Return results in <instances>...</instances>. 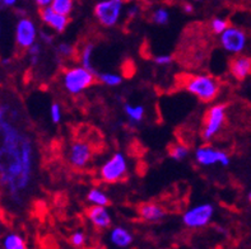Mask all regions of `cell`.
<instances>
[{
	"label": "cell",
	"mask_w": 251,
	"mask_h": 249,
	"mask_svg": "<svg viewBox=\"0 0 251 249\" xmlns=\"http://www.w3.org/2000/svg\"><path fill=\"white\" fill-rule=\"evenodd\" d=\"M19 112L0 104V187L13 204H22L36 170V146L19 126Z\"/></svg>",
	"instance_id": "1"
},
{
	"label": "cell",
	"mask_w": 251,
	"mask_h": 249,
	"mask_svg": "<svg viewBox=\"0 0 251 249\" xmlns=\"http://www.w3.org/2000/svg\"><path fill=\"white\" fill-rule=\"evenodd\" d=\"M181 85L186 93L197 98L201 103L207 104L216 101L222 91V84L220 79L205 73L184 76Z\"/></svg>",
	"instance_id": "2"
},
{
	"label": "cell",
	"mask_w": 251,
	"mask_h": 249,
	"mask_svg": "<svg viewBox=\"0 0 251 249\" xmlns=\"http://www.w3.org/2000/svg\"><path fill=\"white\" fill-rule=\"evenodd\" d=\"M96 73L82 65H72L63 70L60 76L61 87L70 95H79L88 91L96 83Z\"/></svg>",
	"instance_id": "3"
},
{
	"label": "cell",
	"mask_w": 251,
	"mask_h": 249,
	"mask_svg": "<svg viewBox=\"0 0 251 249\" xmlns=\"http://www.w3.org/2000/svg\"><path fill=\"white\" fill-rule=\"evenodd\" d=\"M130 172V163L126 154L115 152L103 160L99 168V178L106 184H116L126 180Z\"/></svg>",
	"instance_id": "4"
},
{
	"label": "cell",
	"mask_w": 251,
	"mask_h": 249,
	"mask_svg": "<svg viewBox=\"0 0 251 249\" xmlns=\"http://www.w3.org/2000/svg\"><path fill=\"white\" fill-rule=\"evenodd\" d=\"M227 122V104H212L205 111L201 126V137L204 142H210L220 135Z\"/></svg>",
	"instance_id": "5"
},
{
	"label": "cell",
	"mask_w": 251,
	"mask_h": 249,
	"mask_svg": "<svg viewBox=\"0 0 251 249\" xmlns=\"http://www.w3.org/2000/svg\"><path fill=\"white\" fill-rule=\"evenodd\" d=\"M125 13L124 0H100L93 8L96 21L103 28H115Z\"/></svg>",
	"instance_id": "6"
},
{
	"label": "cell",
	"mask_w": 251,
	"mask_h": 249,
	"mask_svg": "<svg viewBox=\"0 0 251 249\" xmlns=\"http://www.w3.org/2000/svg\"><path fill=\"white\" fill-rule=\"evenodd\" d=\"M216 214V207L210 202H201L185 210L181 221L185 227L191 230H198L208 226L212 223Z\"/></svg>",
	"instance_id": "7"
},
{
	"label": "cell",
	"mask_w": 251,
	"mask_h": 249,
	"mask_svg": "<svg viewBox=\"0 0 251 249\" xmlns=\"http://www.w3.org/2000/svg\"><path fill=\"white\" fill-rule=\"evenodd\" d=\"M218 41L225 52L235 56V55L244 54V51L248 47L249 37L245 29L229 24L226 31L218 36Z\"/></svg>",
	"instance_id": "8"
},
{
	"label": "cell",
	"mask_w": 251,
	"mask_h": 249,
	"mask_svg": "<svg viewBox=\"0 0 251 249\" xmlns=\"http://www.w3.org/2000/svg\"><path fill=\"white\" fill-rule=\"evenodd\" d=\"M93 154V148L88 141L83 139L73 140L67 149L68 164L76 170L86 169L92 161Z\"/></svg>",
	"instance_id": "9"
},
{
	"label": "cell",
	"mask_w": 251,
	"mask_h": 249,
	"mask_svg": "<svg viewBox=\"0 0 251 249\" xmlns=\"http://www.w3.org/2000/svg\"><path fill=\"white\" fill-rule=\"evenodd\" d=\"M194 160L198 165L204 168L221 165L228 167L231 164V157L227 152L210 145L209 142H204L203 145L198 146L194 152Z\"/></svg>",
	"instance_id": "10"
},
{
	"label": "cell",
	"mask_w": 251,
	"mask_h": 249,
	"mask_svg": "<svg viewBox=\"0 0 251 249\" xmlns=\"http://www.w3.org/2000/svg\"><path fill=\"white\" fill-rule=\"evenodd\" d=\"M38 35L40 31L33 19L25 16L18 18L14 27V42L19 50H28L32 45L38 42Z\"/></svg>",
	"instance_id": "11"
},
{
	"label": "cell",
	"mask_w": 251,
	"mask_h": 249,
	"mask_svg": "<svg viewBox=\"0 0 251 249\" xmlns=\"http://www.w3.org/2000/svg\"><path fill=\"white\" fill-rule=\"evenodd\" d=\"M40 19L42 24L56 35H61L68 29L69 25V16L61 14V13L54 10L51 6L41 8L40 9Z\"/></svg>",
	"instance_id": "12"
},
{
	"label": "cell",
	"mask_w": 251,
	"mask_h": 249,
	"mask_svg": "<svg viewBox=\"0 0 251 249\" xmlns=\"http://www.w3.org/2000/svg\"><path fill=\"white\" fill-rule=\"evenodd\" d=\"M86 216L89 224L99 230H107L112 225V215L107 206H89Z\"/></svg>",
	"instance_id": "13"
},
{
	"label": "cell",
	"mask_w": 251,
	"mask_h": 249,
	"mask_svg": "<svg viewBox=\"0 0 251 249\" xmlns=\"http://www.w3.org/2000/svg\"><path fill=\"white\" fill-rule=\"evenodd\" d=\"M228 71L237 82L246 80L251 75V57L244 54L235 55L228 63Z\"/></svg>",
	"instance_id": "14"
},
{
	"label": "cell",
	"mask_w": 251,
	"mask_h": 249,
	"mask_svg": "<svg viewBox=\"0 0 251 249\" xmlns=\"http://www.w3.org/2000/svg\"><path fill=\"white\" fill-rule=\"evenodd\" d=\"M107 239L112 247L118 249H126L134 243V234L127 227L116 225L108 229Z\"/></svg>",
	"instance_id": "15"
},
{
	"label": "cell",
	"mask_w": 251,
	"mask_h": 249,
	"mask_svg": "<svg viewBox=\"0 0 251 249\" xmlns=\"http://www.w3.org/2000/svg\"><path fill=\"white\" fill-rule=\"evenodd\" d=\"M139 218L146 223H158L166 218L165 207L156 202H144L138 208Z\"/></svg>",
	"instance_id": "16"
},
{
	"label": "cell",
	"mask_w": 251,
	"mask_h": 249,
	"mask_svg": "<svg viewBox=\"0 0 251 249\" xmlns=\"http://www.w3.org/2000/svg\"><path fill=\"white\" fill-rule=\"evenodd\" d=\"M123 111L126 117V120L131 125H140L146 118L147 110L143 104H131V103H124L123 106Z\"/></svg>",
	"instance_id": "17"
},
{
	"label": "cell",
	"mask_w": 251,
	"mask_h": 249,
	"mask_svg": "<svg viewBox=\"0 0 251 249\" xmlns=\"http://www.w3.org/2000/svg\"><path fill=\"white\" fill-rule=\"evenodd\" d=\"M96 52V45L93 42H87L80 47L79 52H78V61L82 67L87 68V69L95 71V67H93V59H95Z\"/></svg>",
	"instance_id": "18"
},
{
	"label": "cell",
	"mask_w": 251,
	"mask_h": 249,
	"mask_svg": "<svg viewBox=\"0 0 251 249\" xmlns=\"http://www.w3.org/2000/svg\"><path fill=\"white\" fill-rule=\"evenodd\" d=\"M86 200L91 206H108L110 205V196L105 189L100 187H92L88 189Z\"/></svg>",
	"instance_id": "19"
},
{
	"label": "cell",
	"mask_w": 251,
	"mask_h": 249,
	"mask_svg": "<svg viewBox=\"0 0 251 249\" xmlns=\"http://www.w3.org/2000/svg\"><path fill=\"white\" fill-rule=\"evenodd\" d=\"M97 82L108 88H118L124 82V76L116 71H100L96 73Z\"/></svg>",
	"instance_id": "20"
},
{
	"label": "cell",
	"mask_w": 251,
	"mask_h": 249,
	"mask_svg": "<svg viewBox=\"0 0 251 249\" xmlns=\"http://www.w3.org/2000/svg\"><path fill=\"white\" fill-rule=\"evenodd\" d=\"M3 249H27L25 238L18 233H8L1 240Z\"/></svg>",
	"instance_id": "21"
},
{
	"label": "cell",
	"mask_w": 251,
	"mask_h": 249,
	"mask_svg": "<svg viewBox=\"0 0 251 249\" xmlns=\"http://www.w3.org/2000/svg\"><path fill=\"white\" fill-rule=\"evenodd\" d=\"M76 48L73 44L70 42H57L55 45V55L60 60H72L75 57Z\"/></svg>",
	"instance_id": "22"
},
{
	"label": "cell",
	"mask_w": 251,
	"mask_h": 249,
	"mask_svg": "<svg viewBox=\"0 0 251 249\" xmlns=\"http://www.w3.org/2000/svg\"><path fill=\"white\" fill-rule=\"evenodd\" d=\"M190 155V148L181 142L172 144L169 148V157L175 161H184Z\"/></svg>",
	"instance_id": "23"
},
{
	"label": "cell",
	"mask_w": 251,
	"mask_h": 249,
	"mask_svg": "<svg viewBox=\"0 0 251 249\" xmlns=\"http://www.w3.org/2000/svg\"><path fill=\"white\" fill-rule=\"evenodd\" d=\"M171 19V12L165 6H157L156 9H153L151 13V21L153 24L156 25H167Z\"/></svg>",
	"instance_id": "24"
},
{
	"label": "cell",
	"mask_w": 251,
	"mask_h": 249,
	"mask_svg": "<svg viewBox=\"0 0 251 249\" xmlns=\"http://www.w3.org/2000/svg\"><path fill=\"white\" fill-rule=\"evenodd\" d=\"M74 4H75V0H52L50 6L61 14L70 16L74 10Z\"/></svg>",
	"instance_id": "25"
},
{
	"label": "cell",
	"mask_w": 251,
	"mask_h": 249,
	"mask_svg": "<svg viewBox=\"0 0 251 249\" xmlns=\"http://www.w3.org/2000/svg\"><path fill=\"white\" fill-rule=\"evenodd\" d=\"M228 25H229L228 19L223 18V17H214V18L210 19L209 29L213 35L220 36L221 33H223V32L226 31Z\"/></svg>",
	"instance_id": "26"
},
{
	"label": "cell",
	"mask_w": 251,
	"mask_h": 249,
	"mask_svg": "<svg viewBox=\"0 0 251 249\" xmlns=\"http://www.w3.org/2000/svg\"><path fill=\"white\" fill-rule=\"evenodd\" d=\"M42 44L40 41L36 42L35 45H32L31 47L27 50V55H28V61L32 67H37L40 64L42 56Z\"/></svg>",
	"instance_id": "27"
},
{
	"label": "cell",
	"mask_w": 251,
	"mask_h": 249,
	"mask_svg": "<svg viewBox=\"0 0 251 249\" xmlns=\"http://www.w3.org/2000/svg\"><path fill=\"white\" fill-rule=\"evenodd\" d=\"M49 114H50V120L54 125H59L63 120V108H61L60 103L57 102H52L49 110Z\"/></svg>",
	"instance_id": "28"
},
{
	"label": "cell",
	"mask_w": 251,
	"mask_h": 249,
	"mask_svg": "<svg viewBox=\"0 0 251 249\" xmlns=\"http://www.w3.org/2000/svg\"><path fill=\"white\" fill-rule=\"evenodd\" d=\"M87 243V234L83 230H75L70 235V244L75 248H83Z\"/></svg>",
	"instance_id": "29"
},
{
	"label": "cell",
	"mask_w": 251,
	"mask_h": 249,
	"mask_svg": "<svg viewBox=\"0 0 251 249\" xmlns=\"http://www.w3.org/2000/svg\"><path fill=\"white\" fill-rule=\"evenodd\" d=\"M153 63L156 64L157 67H170L174 63V56L170 54H159L153 57Z\"/></svg>",
	"instance_id": "30"
},
{
	"label": "cell",
	"mask_w": 251,
	"mask_h": 249,
	"mask_svg": "<svg viewBox=\"0 0 251 249\" xmlns=\"http://www.w3.org/2000/svg\"><path fill=\"white\" fill-rule=\"evenodd\" d=\"M38 41L46 46H52L55 44V33L51 31H40Z\"/></svg>",
	"instance_id": "31"
},
{
	"label": "cell",
	"mask_w": 251,
	"mask_h": 249,
	"mask_svg": "<svg viewBox=\"0 0 251 249\" xmlns=\"http://www.w3.org/2000/svg\"><path fill=\"white\" fill-rule=\"evenodd\" d=\"M140 14V8L139 5H137V4H133V5L127 6L126 8V17L127 18H137L138 16Z\"/></svg>",
	"instance_id": "32"
},
{
	"label": "cell",
	"mask_w": 251,
	"mask_h": 249,
	"mask_svg": "<svg viewBox=\"0 0 251 249\" xmlns=\"http://www.w3.org/2000/svg\"><path fill=\"white\" fill-rule=\"evenodd\" d=\"M18 0H0V9H6V8H13L16 6Z\"/></svg>",
	"instance_id": "33"
},
{
	"label": "cell",
	"mask_w": 251,
	"mask_h": 249,
	"mask_svg": "<svg viewBox=\"0 0 251 249\" xmlns=\"http://www.w3.org/2000/svg\"><path fill=\"white\" fill-rule=\"evenodd\" d=\"M32 1L36 4V6H38V8L41 9V8H46V6H50L51 1H52V0H32Z\"/></svg>",
	"instance_id": "34"
},
{
	"label": "cell",
	"mask_w": 251,
	"mask_h": 249,
	"mask_svg": "<svg viewBox=\"0 0 251 249\" xmlns=\"http://www.w3.org/2000/svg\"><path fill=\"white\" fill-rule=\"evenodd\" d=\"M182 10H184V13H186V14H193V13H194V5L191 3H185L184 5H182Z\"/></svg>",
	"instance_id": "35"
},
{
	"label": "cell",
	"mask_w": 251,
	"mask_h": 249,
	"mask_svg": "<svg viewBox=\"0 0 251 249\" xmlns=\"http://www.w3.org/2000/svg\"><path fill=\"white\" fill-rule=\"evenodd\" d=\"M248 200H249V202H250V204H251V191L248 193Z\"/></svg>",
	"instance_id": "36"
},
{
	"label": "cell",
	"mask_w": 251,
	"mask_h": 249,
	"mask_svg": "<svg viewBox=\"0 0 251 249\" xmlns=\"http://www.w3.org/2000/svg\"><path fill=\"white\" fill-rule=\"evenodd\" d=\"M8 63H9V59H3V64H5L6 65Z\"/></svg>",
	"instance_id": "37"
},
{
	"label": "cell",
	"mask_w": 251,
	"mask_h": 249,
	"mask_svg": "<svg viewBox=\"0 0 251 249\" xmlns=\"http://www.w3.org/2000/svg\"><path fill=\"white\" fill-rule=\"evenodd\" d=\"M0 33H1V21H0Z\"/></svg>",
	"instance_id": "38"
},
{
	"label": "cell",
	"mask_w": 251,
	"mask_h": 249,
	"mask_svg": "<svg viewBox=\"0 0 251 249\" xmlns=\"http://www.w3.org/2000/svg\"><path fill=\"white\" fill-rule=\"evenodd\" d=\"M194 1H198V3H199V1H204V0H194Z\"/></svg>",
	"instance_id": "39"
},
{
	"label": "cell",
	"mask_w": 251,
	"mask_h": 249,
	"mask_svg": "<svg viewBox=\"0 0 251 249\" xmlns=\"http://www.w3.org/2000/svg\"><path fill=\"white\" fill-rule=\"evenodd\" d=\"M161 249H163V248H161Z\"/></svg>",
	"instance_id": "40"
}]
</instances>
